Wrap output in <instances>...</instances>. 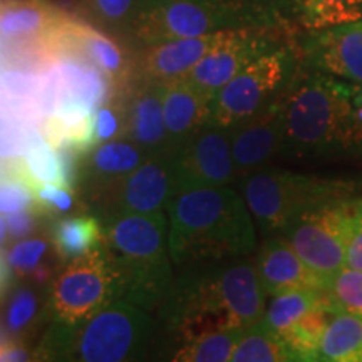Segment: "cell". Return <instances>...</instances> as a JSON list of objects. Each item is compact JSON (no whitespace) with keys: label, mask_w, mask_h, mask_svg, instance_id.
I'll return each mask as SVG.
<instances>
[{"label":"cell","mask_w":362,"mask_h":362,"mask_svg":"<svg viewBox=\"0 0 362 362\" xmlns=\"http://www.w3.org/2000/svg\"><path fill=\"white\" fill-rule=\"evenodd\" d=\"M267 292L255 260L242 257L176 269L160 312L166 329L188 341L214 330H247L262 322Z\"/></svg>","instance_id":"obj_1"},{"label":"cell","mask_w":362,"mask_h":362,"mask_svg":"<svg viewBox=\"0 0 362 362\" xmlns=\"http://www.w3.org/2000/svg\"><path fill=\"white\" fill-rule=\"evenodd\" d=\"M166 211L175 269L242 259L257 250L255 220L233 187L175 192Z\"/></svg>","instance_id":"obj_2"},{"label":"cell","mask_w":362,"mask_h":362,"mask_svg":"<svg viewBox=\"0 0 362 362\" xmlns=\"http://www.w3.org/2000/svg\"><path fill=\"white\" fill-rule=\"evenodd\" d=\"M103 223V247L119 279L121 300L158 312L175 282L165 214L112 215Z\"/></svg>","instance_id":"obj_3"},{"label":"cell","mask_w":362,"mask_h":362,"mask_svg":"<svg viewBox=\"0 0 362 362\" xmlns=\"http://www.w3.org/2000/svg\"><path fill=\"white\" fill-rule=\"evenodd\" d=\"M282 153L296 158L346 153L349 83L315 71L284 90Z\"/></svg>","instance_id":"obj_4"},{"label":"cell","mask_w":362,"mask_h":362,"mask_svg":"<svg viewBox=\"0 0 362 362\" xmlns=\"http://www.w3.org/2000/svg\"><path fill=\"white\" fill-rule=\"evenodd\" d=\"M54 362H146L155 334L151 312L116 300L72 327L45 330Z\"/></svg>","instance_id":"obj_5"},{"label":"cell","mask_w":362,"mask_h":362,"mask_svg":"<svg viewBox=\"0 0 362 362\" xmlns=\"http://www.w3.org/2000/svg\"><path fill=\"white\" fill-rule=\"evenodd\" d=\"M240 193L265 238L280 235L309 208L349 197L351 183L312 178L279 168H260L238 181Z\"/></svg>","instance_id":"obj_6"},{"label":"cell","mask_w":362,"mask_h":362,"mask_svg":"<svg viewBox=\"0 0 362 362\" xmlns=\"http://www.w3.org/2000/svg\"><path fill=\"white\" fill-rule=\"evenodd\" d=\"M356 208L357 200L349 197L319 203L298 215L280 235L312 270L329 279L346 267Z\"/></svg>","instance_id":"obj_7"},{"label":"cell","mask_w":362,"mask_h":362,"mask_svg":"<svg viewBox=\"0 0 362 362\" xmlns=\"http://www.w3.org/2000/svg\"><path fill=\"white\" fill-rule=\"evenodd\" d=\"M121 300V285L106 250H98L62 265L51 284L52 324L72 327Z\"/></svg>","instance_id":"obj_8"},{"label":"cell","mask_w":362,"mask_h":362,"mask_svg":"<svg viewBox=\"0 0 362 362\" xmlns=\"http://www.w3.org/2000/svg\"><path fill=\"white\" fill-rule=\"evenodd\" d=\"M291 69L292 56L285 49L253 59L216 93L210 124L228 129L264 110L287 89Z\"/></svg>","instance_id":"obj_9"},{"label":"cell","mask_w":362,"mask_h":362,"mask_svg":"<svg viewBox=\"0 0 362 362\" xmlns=\"http://www.w3.org/2000/svg\"><path fill=\"white\" fill-rule=\"evenodd\" d=\"M233 6L221 0H144L131 33L144 45L200 37L237 22Z\"/></svg>","instance_id":"obj_10"},{"label":"cell","mask_w":362,"mask_h":362,"mask_svg":"<svg viewBox=\"0 0 362 362\" xmlns=\"http://www.w3.org/2000/svg\"><path fill=\"white\" fill-rule=\"evenodd\" d=\"M175 192L200 187H232L238 181L226 128L206 124L171 155ZM173 192V193H175Z\"/></svg>","instance_id":"obj_11"},{"label":"cell","mask_w":362,"mask_h":362,"mask_svg":"<svg viewBox=\"0 0 362 362\" xmlns=\"http://www.w3.org/2000/svg\"><path fill=\"white\" fill-rule=\"evenodd\" d=\"M173 192L171 155H151L126 176L94 211L101 220L112 215L158 214L168 205Z\"/></svg>","instance_id":"obj_12"},{"label":"cell","mask_w":362,"mask_h":362,"mask_svg":"<svg viewBox=\"0 0 362 362\" xmlns=\"http://www.w3.org/2000/svg\"><path fill=\"white\" fill-rule=\"evenodd\" d=\"M284 93L264 110L228 128L238 180L269 166L284 146Z\"/></svg>","instance_id":"obj_13"},{"label":"cell","mask_w":362,"mask_h":362,"mask_svg":"<svg viewBox=\"0 0 362 362\" xmlns=\"http://www.w3.org/2000/svg\"><path fill=\"white\" fill-rule=\"evenodd\" d=\"M267 51H270L269 42L255 30L226 29L223 39L183 79L214 99L248 62Z\"/></svg>","instance_id":"obj_14"},{"label":"cell","mask_w":362,"mask_h":362,"mask_svg":"<svg viewBox=\"0 0 362 362\" xmlns=\"http://www.w3.org/2000/svg\"><path fill=\"white\" fill-rule=\"evenodd\" d=\"M149 155L129 138L112 139L86 153L81 160L79 189L96 210L117 185L146 161Z\"/></svg>","instance_id":"obj_15"},{"label":"cell","mask_w":362,"mask_h":362,"mask_svg":"<svg viewBox=\"0 0 362 362\" xmlns=\"http://www.w3.org/2000/svg\"><path fill=\"white\" fill-rule=\"evenodd\" d=\"M61 52H74L96 66L110 79L116 94L129 89L136 71L133 61L115 39L86 21L71 17L66 22L57 37V56Z\"/></svg>","instance_id":"obj_16"},{"label":"cell","mask_w":362,"mask_h":362,"mask_svg":"<svg viewBox=\"0 0 362 362\" xmlns=\"http://www.w3.org/2000/svg\"><path fill=\"white\" fill-rule=\"evenodd\" d=\"M253 260L269 297L292 291H324L327 279L312 270L284 235L265 238Z\"/></svg>","instance_id":"obj_17"},{"label":"cell","mask_w":362,"mask_h":362,"mask_svg":"<svg viewBox=\"0 0 362 362\" xmlns=\"http://www.w3.org/2000/svg\"><path fill=\"white\" fill-rule=\"evenodd\" d=\"M226 29L200 35V37L175 39L146 45L136 71L141 81L163 84L183 79L216 44L223 39Z\"/></svg>","instance_id":"obj_18"},{"label":"cell","mask_w":362,"mask_h":362,"mask_svg":"<svg viewBox=\"0 0 362 362\" xmlns=\"http://www.w3.org/2000/svg\"><path fill=\"white\" fill-rule=\"evenodd\" d=\"M305 52L317 71L362 84V21L312 35Z\"/></svg>","instance_id":"obj_19"},{"label":"cell","mask_w":362,"mask_h":362,"mask_svg":"<svg viewBox=\"0 0 362 362\" xmlns=\"http://www.w3.org/2000/svg\"><path fill=\"white\" fill-rule=\"evenodd\" d=\"M2 297V341L33 342L51 325V285L16 282Z\"/></svg>","instance_id":"obj_20"},{"label":"cell","mask_w":362,"mask_h":362,"mask_svg":"<svg viewBox=\"0 0 362 362\" xmlns=\"http://www.w3.org/2000/svg\"><path fill=\"white\" fill-rule=\"evenodd\" d=\"M51 233H35L2 247V292L16 282L51 285L62 269Z\"/></svg>","instance_id":"obj_21"},{"label":"cell","mask_w":362,"mask_h":362,"mask_svg":"<svg viewBox=\"0 0 362 362\" xmlns=\"http://www.w3.org/2000/svg\"><path fill=\"white\" fill-rule=\"evenodd\" d=\"M128 107V138L151 155H173L163 112L160 84L141 81L126 90Z\"/></svg>","instance_id":"obj_22"},{"label":"cell","mask_w":362,"mask_h":362,"mask_svg":"<svg viewBox=\"0 0 362 362\" xmlns=\"http://www.w3.org/2000/svg\"><path fill=\"white\" fill-rule=\"evenodd\" d=\"M160 90L166 129L175 153L189 136L210 124L214 99L205 96L187 79L163 83Z\"/></svg>","instance_id":"obj_23"},{"label":"cell","mask_w":362,"mask_h":362,"mask_svg":"<svg viewBox=\"0 0 362 362\" xmlns=\"http://www.w3.org/2000/svg\"><path fill=\"white\" fill-rule=\"evenodd\" d=\"M49 233L62 264L103 248L104 223L96 214L67 215L49 223Z\"/></svg>","instance_id":"obj_24"},{"label":"cell","mask_w":362,"mask_h":362,"mask_svg":"<svg viewBox=\"0 0 362 362\" xmlns=\"http://www.w3.org/2000/svg\"><path fill=\"white\" fill-rule=\"evenodd\" d=\"M319 362H362V315L337 310L320 341Z\"/></svg>","instance_id":"obj_25"},{"label":"cell","mask_w":362,"mask_h":362,"mask_svg":"<svg viewBox=\"0 0 362 362\" xmlns=\"http://www.w3.org/2000/svg\"><path fill=\"white\" fill-rule=\"evenodd\" d=\"M232 362H304L287 342L264 322L243 330Z\"/></svg>","instance_id":"obj_26"},{"label":"cell","mask_w":362,"mask_h":362,"mask_svg":"<svg viewBox=\"0 0 362 362\" xmlns=\"http://www.w3.org/2000/svg\"><path fill=\"white\" fill-rule=\"evenodd\" d=\"M243 330H214L185 341L171 362H232Z\"/></svg>","instance_id":"obj_27"},{"label":"cell","mask_w":362,"mask_h":362,"mask_svg":"<svg viewBox=\"0 0 362 362\" xmlns=\"http://www.w3.org/2000/svg\"><path fill=\"white\" fill-rule=\"evenodd\" d=\"M324 296V291H292L274 296L267 304L265 315L262 319L272 332L282 337L293 324L307 314Z\"/></svg>","instance_id":"obj_28"},{"label":"cell","mask_w":362,"mask_h":362,"mask_svg":"<svg viewBox=\"0 0 362 362\" xmlns=\"http://www.w3.org/2000/svg\"><path fill=\"white\" fill-rule=\"evenodd\" d=\"M300 12L310 29H332L361 22L362 0H300Z\"/></svg>","instance_id":"obj_29"},{"label":"cell","mask_w":362,"mask_h":362,"mask_svg":"<svg viewBox=\"0 0 362 362\" xmlns=\"http://www.w3.org/2000/svg\"><path fill=\"white\" fill-rule=\"evenodd\" d=\"M25 173L29 175L34 187L40 183H61V166L56 148L45 141L39 128H34L22 155ZM62 185V183H61Z\"/></svg>","instance_id":"obj_30"},{"label":"cell","mask_w":362,"mask_h":362,"mask_svg":"<svg viewBox=\"0 0 362 362\" xmlns=\"http://www.w3.org/2000/svg\"><path fill=\"white\" fill-rule=\"evenodd\" d=\"M324 292L336 310L362 315V270L344 267L325 280Z\"/></svg>","instance_id":"obj_31"},{"label":"cell","mask_w":362,"mask_h":362,"mask_svg":"<svg viewBox=\"0 0 362 362\" xmlns=\"http://www.w3.org/2000/svg\"><path fill=\"white\" fill-rule=\"evenodd\" d=\"M119 138H128V107L124 93L115 94L94 112L93 148Z\"/></svg>","instance_id":"obj_32"},{"label":"cell","mask_w":362,"mask_h":362,"mask_svg":"<svg viewBox=\"0 0 362 362\" xmlns=\"http://www.w3.org/2000/svg\"><path fill=\"white\" fill-rule=\"evenodd\" d=\"M78 193L76 188L61 183H40L35 188L40 214L49 220V223L62 216L81 214L84 211V206H81Z\"/></svg>","instance_id":"obj_33"},{"label":"cell","mask_w":362,"mask_h":362,"mask_svg":"<svg viewBox=\"0 0 362 362\" xmlns=\"http://www.w3.org/2000/svg\"><path fill=\"white\" fill-rule=\"evenodd\" d=\"M144 0H90V17L111 27H133Z\"/></svg>","instance_id":"obj_34"},{"label":"cell","mask_w":362,"mask_h":362,"mask_svg":"<svg viewBox=\"0 0 362 362\" xmlns=\"http://www.w3.org/2000/svg\"><path fill=\"white\" fill-rule=\"evenodd\" d=\"M44 221L49 223L39 208H27L16 214L2 215V245L8 247L17 240L39 233Z\"/></svg>","instance_id":"obj_35"},{"label":"cell","mask_w":362,"mask_h":362,"mask_svg":"<svg viewBox=\"0 0 362 362\" xmlns=\"http://www.w3.org/2000/svg\"><path fill=\"white\" fill-rule=\"evenodd\" d=\"M0 362H54V349L47 334H42L39 342L2 341L0 342Z\"/></svg>","instance_id":"obj_36"},{"label":"cell","mask_w":362,"mask_h":362,"mask_svg":"<svg viewBox=\"0 0 362 362\" xmlns=\"http://www.w3.org/2000/svg\"><path fill=\"white\" fill-rule=\"evenodd\" d=\"M346 153L362 155V84L349 83V121Z\"/></svg>","instance_id":"obj_37"},{"label":"cell","mask_w":362,"mask_h":362,"mask_svg":"<svg viewBox=\"0 0 362 362\" xmlns=\"http://www.w3.org/2000/svg\"><path fill=\"white\" fill-rule=\"evenodd\" d=\"M346 267L362 270V198L357 200L354 232H352L349 248H347Z\"/></svg>","instance_id":"obj_38"},{"label":"cell","mask_w":362,"mask_h":362,"mask_svg":"<svg viewBox=\"0 0 362 362\" xmlns=\"http://www.w3.org/2000/svg\"><path fill=\"white\" fill-rule=\"evenodd\" d=\"M49 2L67 17L74 19L90 17V0H49Z\"/></svg>","instance_id":"obj_39"},{"label":"cell","mask_w":362,"mask_h":362,"mask_svg":"<svg viewBox=\"0 0 362 362\" xmlns=\"http://www.w3.org/2000/svg\"><path fill=\"white\" fill-rule=\"evenodd\" d=\"M12 2H21V0H2V4H12Z\"/></svg>","instance_id":"obj_40"}]
</instances>
